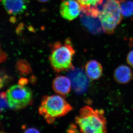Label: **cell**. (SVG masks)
<instances>
[{
	"instance_id": "1",
	"label": "cell",
	"mask_w": 133,
	"mask_h": 133,
	"mask_svg": "<svg viewBox=\"0 0 133 133\" xmlns=\"http://www.w3.org/2000/svg\"><path fill=\"white\" fill-rule=\"evenodd\" d=\"M102 109L94 110L85 106L80 109L79 115L75 118V122L81 132L106 133L107 121Z\"/></svg>"
},
{
	"instance_id": "2",
	"label": "cell",
	"mask_w": 133,
	"mask_h": 133,
	"mask_svg": "<svg viewBox=\"0 0 133 133\" xmlns=\"http://www.w3.org/2000/svg\"><path fill=\"white\" fill-rule=\"evenodd\" d=\"M51 53L50 63L56 72L66 71L74 68L72 61L75 50L70 38H66L63 43H54L51 46Z\"/></svg>"
},
{
	"instance_id": "3",
	"label": "cell",
	"mask_w": 133,
	"mask_h": 133,
	"mask_svg": "<svg viewBox=\"0 0 133 133\" xmlns=\"http://www.w3.org/2000/svg\"><path fill=\"white\" fill-rule=\"evenodd\" d=\"M72 109L64 98L58 95L45 96L42 98L38 112L48 124L54 123L56 118L66 115Z\"/></svg>"
},
{
	"instance_id": "4",
	"label": "cell",
	"mask_w": 133,
	"mask_h": 133,
	"mask_svg": "<svg viewBox=\"0 0 133 133\" xmlns=\"http://www.w3.org/2000/svg\"><path fill=\"white\" fill-rule=\"evenodd\" d=\"M99 18L105 33L112 34L122 19L120 4L118 0H107L100 11Z\"/></svg>"
},
{
	"instance_id": "5",
	"label": "cell",
	"mask_w": 133,
	"mask_h": 133,
	"mask_svg": "<svg viewBox=\"0 0 133 133\" xmlns=\"http://www.w3.org/2000/svg\"><path fill=\"white\" fill-rule=\"evenodd\" d=\"M8 104L13 109H21L26 107L31 102L32 92L29 87L21 85L12 86L6 93Z\"/></svg>"
},
{
	"instance_id": "6",
	"label": "cell",
	"mask_w": 133,
	"mask_h": 133,
	"mask_svg": "<svg viewBox=\"0 0 133 133\" xmlns=\"http://www.w3.org/2000/svg\"><path fill=\"white\" fill-rule=\"evenodd\" d=\"M68 76L73 90L77 94H82L86 91L89 86V79L83 70L74 68L70 70Z\"/></svg>"
},
{
	"instance_id": "7",
	"label": "cell",
	"mask_w": 133,
	"mask_h": 133,
	"mask_svg": "<svg viewBox=\"0 0 133 133\" xmlns=\"http://www.w3.org/2000/svg\"><path fill=\"white\" fill-rule=\"evenodd\" d=\"M80 21L81 24L89 32L99 34L102 32V28L99 16H96L87 11L81 10Z\"/></svg>"
},
{
	"instance_id": "8",
	"label": "cell",
	"mask_w": 133,
	"mask_h": 133,
	"mask_svg": "<svg viewBox=\"0 0 133 133\" xmlns=\"http://www.w3.org/2000/svg\"><path fill=\"white\" fill-rule=\"evenodd\" d=\"M59 9L62 17L69 21H73L76 19L81 11L79 3L74 0L64 1L61 4Z\"/></svg>"
},
{
	"instance_id": "9",
	"label": "cell",
	"mask_w": 133,
	"mask_h": 133,
	"mask_svg": "<svg viewBox=\"0 0 133 133\" xmlns=\"http://www.w3.org/2000/svg\"><path fill=\"white\" fill-rule=\"evenodd\" d=\"M4 8L9 14H22L27 9L29 0H2Z\"/></svg>"
},
{
	"instance_id": "10",
	"label": "cell",
	"mask_w": 133,
	"mask_h": 133,
	"mask_svg": "<svg viewBox=\"0 0 133 133\" xmlns=\"http://www.w3.org/2000/svg\"><path fill=\"white\" fill-rule=\"evenodd\" d=\"M133 74L131 68L125 65H121L116 68L114 73L115 81L118 84H125L132 79Z\"/></svg>"
},
{
	"instance_id": "11",
	"label": "cell",
	"mask_w": 133,
	"mask_h": 133,
	"mask_svg": "<svg viewBox=\"0 0 133 133\" xmlns=\"http://www.w3.org/2000/svg\"><path fill=\"white\" fill-rule=\"evenodd\" d=\"M71 82L69 78L64 76H59L54 79L52 83L54 90L58 94L67 95L71 90Z\"/></svg>"
},
{
	"instance_id": "12",
	"label": "cell",
	"mask_w": 133,
	"mask_h": 133,
	"mask_svg": "<svg viewBox=\"0 0 133 133\" xmlns=\"http://www.w3.org/2000/svg\"><path fill=\"white\" fill-rule=\"evenodd\" d=\"M85 73L88 78L92 80H98L101 77L103 73L102 65L95 60H91L86 64Z\"/></svg>"
},
{
	"instance_id": "13",
	"label": "cell",
	"mask_w": 133,
	"mask_h": 133,
	"mask_svg": "<svg viewBox=\"0 0 133 133\" xmlns=\"http://www.w3.org/2000/svg\"><path fill=\"white\" fill-rule=\"evenodd\" d=\"M122 15L125 17L133 15V1L130 0H122L120 2Z\"/></svg>"
},
{
	"instance_id": "14",
	"label": "cell",
	"mask_w": 133,
	"mask_h": 133,
	"mask_svg": "<svg viewBox=\"0 0 133 133\" xmlns=\"http://www.w3.org/2000/svg\"><path fill=\"white\" fill-rule=\"evenodd\" d=\"M15 68L17 73L20 75H28L31 72L29 64L24 59H20L17 62Z\"/></svg>"
},
{
	"instance_id": "15",
	"label": "cell",
	"mask_w": 133,
	"mask_h": 133,
	"mask_svg": "<svg viewBox=\"0 0 133 133\" xmlns=\"http://www.w3.org/2000/svg\"><path fill=\"white\" fill-rule=\"evenodd\" d=\"M82 9L98 8L102 5L104 0H78Z\"/></svg>"
},
{
	"instance_id": "16",
	"label": "cell",
	"mask_w": 133,
	"mask_h": 133,
	"mask_svg": "<svg viewBox=\"0 0 133 133\" xmlns=\"http://www.w3.org/2000/svg\"><path fill=\"white\" fill-rule=\"evenodd\" d=\"M6 94L5 92L0 94V112L4 109L6 106Z\"/></svg>"
},
{
	"instance_id": "17",
	"label": "cell",
	"mask_w": 133,
	"mask_h": 133,
	"mask_svg": "<svg viewBox=\"0 0 133 133\" xmlns=\"http://www.w3.org/2000/svg\"><path fill=\"white\" fill-rule=\"evenodd\" d=\"M127 60L128 63L133 68V50L129 52L127 56Z\"/></svg>"
},
{
	"instance_id": "18",
	"label": "cell",
	"mask_w": 133,
	"mask_h": 133,
	"mask_svg": "<svg viewBox=\"0 0 133 133\" xmlns=\"http://www.w3.org/2000/svg\"><path fill=\"white\" fill-rule=\"evenodd\" d=\"M6 58V53L3 51L1 48V44H0V62H3L5 60Z\"/></svg>"
},
{
	"instance_id": "19",
	"label": "cell",
	"mask_w": 133,
	"mask_h": 133,
	"mask_svg": "<svg viewBox=\"0 0 133 133\" xmlns=\"http://www.w3.org/2000/svg\"><path fill=\"white\" fill-rule=\"evenodd\" d=\"M24 132L38 133L39 132V131L37 129L33 128H28L26 129Z\"/></svg>"
},
{
	"instance_id": "20",
	"label": "cell",
	"mask_w": 133,
	"mask_h": 133,
	"mask_svg": "<svg viewBox=\"0 0 133 133\" xmlns=\"http://www.w3.org/2000/svg\"><path fill=\"white\" fill-rule=\"evenodd\" d=\"M68 130V132H77V127L74 125H71Z\"/></svg>"
},
{
	"instance_id": "21",
	"label": "cell",
	"mask_w": 133,
	"mask_h": 133,
	"mask_svg": "<svg viewBox=\"0 0 133 133\" xmlns=\"http://www.w3.org/2000/svg\"><path fill=\"white\" fill-rule=\"evenodd\" d=\"M28 83V80L26 78H22L19 81V84L25 86Z\"/></svg>"
},
{
	"instance_id": "22",
	"label": "cell",
	"mask_w": 133,
	"mask_h": 133,
	"mask_svg": "<svg viewBox=\"0 0 133 133\" xmlns=\"http://www.w3.org/2000/svg\"><path fill=\"white\" fill-rule=\"evenodd\" d=\"M39 2L41 3H45L47 2L49 0H37Z\"/></svg>"
},
{
	"instance_id": "23",
	"label": "cell",
	"mask_w": 133,
	"mask_h": 133,
	"mask_svg": "<svg viewBox=\"0 0 133 133\" xmlns=\"http://www.w3.org/2000/svg\"><path fill=\"white\" fill-rule=\"evenodd\" d=\"M63 1H68V0H63Z\"/></svg>"
},
{
	"instance_id": "24",
	"label": "cell",
	"mask_w": 133,
	"mask_h": 133,
	"mask_svg": "<svg viewBox=\"0 0 133 133\" xmlns=\"http://www.w3.org/2000/svg\"><path fill=\"white\" fill-rule=\"evenodd\" d=\"M2 1V0H0V1Z\"/></svg>"
}]
</instances>
